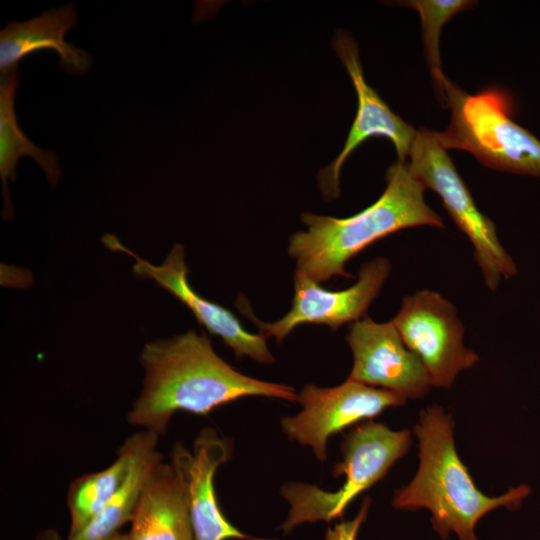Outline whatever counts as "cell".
Wrapping results in <instances>:
<instances>
[{
    "mask_svg": "<svg viewBox=\"0 0 540 540\" xmlns=\"http://www.w3.org/2000/svg\"><path fill=\"white\" fill-rule=\"evenodd\" d=\"M144 380L127 422L164 435L177 411L207 415L246 396L298 401L294 388L237 371L217 355L205 334L190 330L146 343L139 355Z\"/></svg>",
    "mask_w": 540,
    "mask_h": 540,
    "instance_id": "cell-1",
    "label": "cell"
},
{
    "mask_svg": "<svg viewBox=\"0 0 540 540\" xmlns=\"http://www.w3.org/2000/svg\"><path fill=\"white\" fill-rule=\"evenodd\" d=\"M454 426L452 416L439 405L420 412L414 426L419 467L413 479L395 491L392 505L398 510H428L432 527L442 540L451 533L459 540H478L475 527L479 520L500 507L519 508L530 488L519 485L497 497L482 493L456 451Z\"/></svg>",
    "mask_w": 540,
    "mask_h": 540,
    "instance_id": "cell-2",
    "label": "cell"
},
{
    "mask_svg": "<svg viewBox=\"0 0 540 540\" xmlns=\"http://www.w3.org/2000/svg\"><path fill=\"white\" fill-rule=\"evenodd\" d=\"M385 179L378 200L352 216L301 215L307 230L291 236L288 248L296 273L318 283L334 276L349 278L345 264L375 241L411 227H445L426 203L425 187L411 174L407 161L393 163Z\"/></svg>",
    "mask_w": 540,
    "mask_h": 540,
    "instance_id": "cell-3",
    "label": "cell"
},
{
    "mask_svg": "<svg viewBox=\"0 0 540 540\" xmlns=\"http://www.w3.org/2000/svg\"><path fill=\"white\" fill-rule=\"evenodd\" d=\"M440 90L451 111L447 129L436 132L442 147L467 151L497 171L540 178V140L513 120L505 91L468 94L445 75Z\"/></svg>",
    "mask_w": 540,
    "mask_h": 540,
    "instance_id": "cell-4",
    "label": "cell"
},
{
    "mask_svg": "<svg viewBox=\"0 0 540 540\" xmlns=\"http://www.w3.org/2000/svg\"><path fill=\"white\" fill-rule=\"evenodd\" d=\"M411 444L407 429L392 430L372 420L360 422L341 443L343 459L335 465L333 475H344L345 480L338 490L329 492L305 483H288L282 487V496L290 507L281 530L289 534L304 523L342 518L347 506L381 480Z\"/></svg>",
    "mask_w": 540,
    "mask_h": 540,
    "instance_id": "cell-5",
    "label": "cell"
},
{
    "mask_svg": "<svg viewBox=\"0 0 540 540\" xmlns=\"http://www.w3.org/2000/svg\"><path fill=\"white\" fill-rule=\"evenodd\" d=\"M411 174L436 192L457 228L474 248V259L486 287L495 291L502 279L516 276L518 267L501 244L496 225L476 206L447 150L439 143L436 131L420 127L408 154Z\"/></svg>",
    "mask_w": 540,
    "mask_h": 540,
    "instance_id": "cell-6",
    "label": "cell"
},
{
    "mask_svg": "<svg viewBox=\"0 0 540 540\" xmlns=\"http://www.w3.org/2000/svg\"><path fill=\"white\" fill-rule=\"evenodd\" d=\"M404 344L422 362L431 387L450 388L479 356L464 344L456 307L440 293L422 289L406 295L391 320Z\"/></svg>",
    "mask_w": 540,
    "mask_h": 540,
    "instance_id": "cell-7",
    "label": "cell"
},
{
    "mask_svg": "<svg viewBox=\"0 0 540 540\" xmlns=\"http://www.w3.org/2000/svg\"><path fill=\"white\" fill-rule=\"evenodd\" d=\"M302 409L281 419L285 435L310 447L320 462L327 459L329 437L353 424L371 420L388 408L405 404L402 396L351 379L332 388L305 385L298 395Z\"/></svg>",
    "mask_w": 540,
    "mask_h": 540,
    "instance_id": "cell-8",
    "label": "cell"
},
{
    "mask_svg": "<svg viewBox=\"0 0 540 540\" xmlns=\"http://www.w3.org/2000/svg\"><path fill=\"white\" fill-rule=\"evenodd\" d=\"M390 271V261L377 257L361 266L355 284L340 291L324 289L318 282L295 272L292 306L286 315L272 323L260 321L242 296L236 306L256 324L260 333L266 337L273 336L277 343L282 342L294 328L306 323L327 325L336 331L344 324H352L365 317Z\"/></svg>",
    "mask_w": 540,
    "mask_h": 540,
    "instance_id": "cell-9",
    "label": "cell"
},
{
    "mask_svg": "<svg viewBox=\"0 0 540 540\" xmlns=\"http://www.w3.org/2000/svg\"><path fill=\"white\" fill-rule=\"evenodd\" d=\"M101 241L112 251L133 257L135 276L153 280L175 296L191 310L200 325L209 333L220 337L223 343L234 351L238 360L247 356L263 364L275 361L267 347L264 334L246 331L231 311L203 298L192 288L188 281L185 251L181 244L173 246L162 264L154 265L136 255L112 234H105Z\"/></svg>",
    "mask_w": 540,
    "mask_h": 540,
    "instance_id": "cell-10",
    "label": "cell"
},
{
    "mask_svg": "<svg viewBox=\"0 0 540 540\" xmlns=\"http://www.w3.org/2000/svg\"><path fill=\"white\" fill-rule=\"evenodd\" d=\"M333 48L352 80L358 107L342 151L331 164L319 171V187L326 198L339 196V176L342 166L364 141L373 136L386 137L392 142L398 160L407 161L417 131L395 114L366 82L358 45L349 33L339 30L333 38Z\"/></svg>",
    "mask_w": 540,
    "mask_h": 540,
    "instance_id": "cell-11",
    "label": "cell"
},
{
    "mask_svg": "<svg viewBox=\"0 0 540 540\" xmlns=\"http://www.w3.org/2000/svg\"><path fill=\"white\" fill-rule=\"evenodd\" d=\"M346 341L353 354L348 379L394 392L404 399L424 396L431 384L419 358L390 322L368 316L352 323Z\"/></svg>",
    "mask_w": 540,
    "mask_h": 540,
    "instance_id": "cell-12",
    "label": "cell"
},
{
    "mask_svg": "<svg viewBox=\"0 0 540 540\" xmlns=\"http://www.w3.org/2000/svg\"><path fill=\"white\" fill-rule=\"evenodd\" d=\"M232 449L231 440L211 427L199 432L192 451L181 442H176L171 449L169 462L184 484L194 540H276L244 534L229 522L218 505L214 476L230 459Z\"/></svg>",
    "mask_w": 540,
    "mask_h": 540,
    "instance_id": "cell-13",
    "label": "cell"
},
{
    "mask_svg": "<svg viewBox=\"0 0 540 540\" xmlns=\"http://www.w3.org/2000/svg\"><path fill=\"white\" fill-rule=\"evenodd\" d=\"M77 25L74 4L51 8L24 22H9L0 32V73L7 74L27 55L44 49L54 50L60 58V68L73 75L88 72L92 58L83 49L64 39Z\"/></svg>",
    "mask_w": 540,
    "mask_h": 540,
    "instance_id": "cell-14",
    "label": "cell"
},
{
    "mask_svg": "<svg viewBox=\"0 0 540 540\" xmlns=\"http://www.w3.org/2000/svg\"><path fill=\"white\" fill-rule=\"evenodd\" d=\"M130 523V540H194L184 484L170 462L152 469Z\"/></svg>",
    "mask_w": 540,
    "mask_h": 540,
    "instance_id": "cell-15",
    "label": "cell"
},
{
    "mask_svg": "<svg viewBox=\"0 0 540 540\" xmlns=\"http://www.w3.org/2000/svg\"><path fill=\"white\" fill-rule=\"evenodd\" d=\"M132 458L122 485L104 507L85 527L67 540H111L126 523L131 522L144 485L154 468L163 459L157 450L159 436L140 430L129 436Z\"/></svg>",
    "mask_w": 540,
    "mask_h": 540,
    "instance_id": "cell-16",
    "label": "cell"
},
{
    "mask_svg": "<svg viewBox=\"0 0 540 540\" xmlns=\"http://www.w3.org/2000/svg\"><path fill=\"white\" fill-rule=\"evenodd\" d=\"M19 81L18 66L2 75L0 80V177L4 197L3 217L6 219L13 216L7 181L16 179L15 169L20 158H33L52 185H55L61 176L57 155L36 146L19 127L14 107Z\"/></svg>",
    "mask_w": 540,
    "mask_h": 540,
    "instance_id": "cell-17",
    "label": "cell"
},
{
    "mask_svg": "<svg viewBox=\"0 0 540 540\" xmlns=\"http://www.w3.org/2000/svg\"><path fill=\"white\" fill-rule=\"evenodd\" d=\"M132 458V444L127 437L117 458L103 470L75 478L69 485L66 503L72 535L85 527L108 504L127 476Z\"/></svg>",
    "mask_w": 540,
    "mask_h": 540,
    "instance_id": "cell-18",
    "label": "cell"
},
{
    "mask_svg": "<svg viewBox=\"0 0 540 540\" xmlns=\"http://www.w3.org/2000/svg\"><path fill=\"white\" fill-rule=\"evenodd\" d=\"M398 3L400 6L414 9L420 16L424 55L434 87L440 97V81L444 76L441 69L439 45L441 30L453 16L470 10L477 2L470 0H408Z\"/></svg>",
    "mask_w": 540,
    "mask_h": 540,
    "instance_id": "cell-19",
    "label": "cell"
},
{
    "mask_svg": "<svg viewBox=\"0 0 540 540\" xmlns=\"http://www.w3.org/2000/svg\"><path fill=\"white\" fill-rule=\"evenodd\" d=\"M371 499L365 497L356 516L351 520L341 521L334 527H329L324 540H356L362 524L366 521Z\"/></svg>",
    "mask_w": 540,
    "mask_h": 540,
    "instance_id": "cell-20",
    "label": "cell"
},
{
    "mask_svg": "<svg viewBox=\"0 0 540 540\" xmlns=\"http://www.w3.org/2000/svg\"><path fill=\"white\" fill-rule=\"evenodd\" d=\"M33 540H63L60 534L53 528H46L39 531ZM111 540H130L128 533L119 532Z\"/></svg>",
    "mask_w": 540,
    "mask_h": 540,
    "instance_id": "cell-21",
    "label": "cell"
}]
</instances>
